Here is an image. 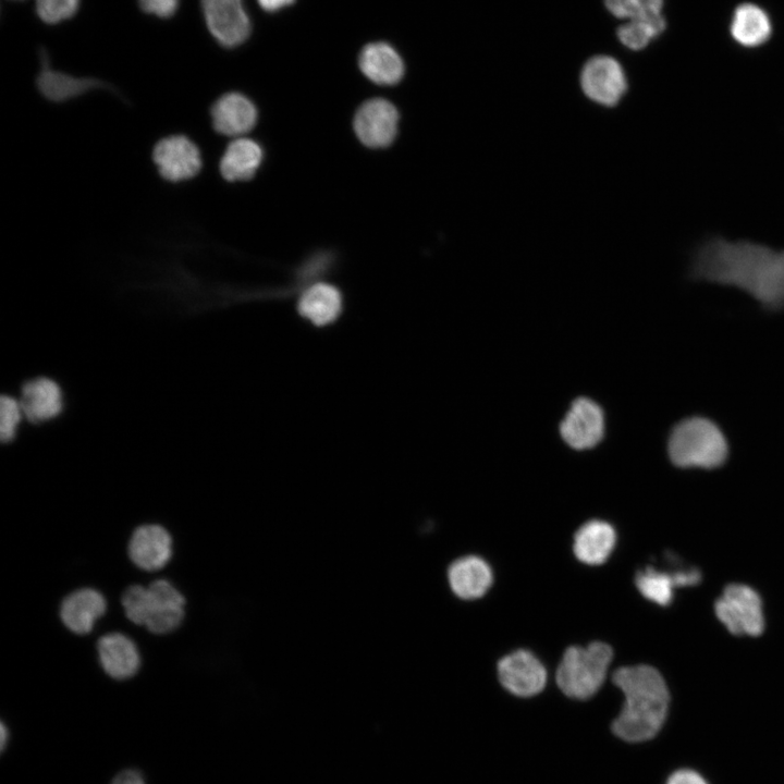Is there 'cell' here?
I'll list each match as a JSON object with an SVG mask.
<instances>
[{
    "mask_svg": "<svg viewBox=\"0 0 784 784\" xmlns=\"http://www.w3.org/2000/svg\"><path fill=\"white\" fill-rule=\"evenodd\" d=\"M690 277L739 287L765 309L784 308V250L715 237L697 249Z\"/></svg>",
    "mask_w": 784,
    "mask_h": 784,
    "instance_id": "6da1fadb",
    "label": "cell"
},
{
    "mask_svg": "<svg viewBox=\"0 0 784 784\" xmlns=\"http://www.w3.org/2000/svg\"><path fill=\"white\" fill-rule=\"evenodd\" d=\"M612 682L624 695V703L613 720L612 732L628 743L654 737L667 713L670 694L660 672L651 665L638 664L615 670Z\"/></svg>",
    "mask_w": 784,
    "mask_h": 784,
    "instance_id": "7a4b0ae2",
    "label": "cell"
},
{
    "mask_svg": "<svg viewBox=\"0 0 784 784\" xmlns=\"http://www.w3.org/2000/svg\"><path fill=\"white\" fill-rule=\"evenodd\" d=\"M124 617L152 636H167L179 630L186 618L187 599L169 578L159 577L149 584L131 583L120 595Z\"/></svg>",
    "mask_w": 784,
    "mask_h": 784,
    "instance_id": "3957f363",
    "label": "cell"
},
{
    "mask_svg": "<svg viewBox=\"0 0 784 784\" xmlns=\"http://www.w3.org/2000/svg\"><path fill=\"white\" fill-rule=\"evenodd\" d=\"M667 452L677 467L715 468L727 456V443L719 427L702 417L678 422L671 431Z\"/></svg>",
    "mask_w": 784,
    "mask_h": 784,
    "instance_id": "277c9868",
    "label": "cell"
},
{
    "mask_svg": "<svg viewBox=\"0 0 784 784\" xmlns=\"http://www.w3.org/2000/svg\"><path fill=\"white\" fill-rule=\"evenodd\" d=\"M612 658L613 650L605 642L571 646L556 669V684L569 698L588 699L601 688Z\"/></svg>",
    "mask_w": 784,
    "mask_h": 784,
    "instance_id": "5b68a950",
    "label": "cell"
},
{
    "mask_svg": "<svg viewBox=\"0 0 784 784\" xmlns=\"http://www.w3.org/2000/svg\"><path fill=\"white\" fill-rule=\"evenodd\" d=\"M714 612L726 629L737 636H759L764 628L760 596L751 587L731 584L714 603Z\"/></svg>",
    "mask_w": 784,
    "mask_h": 784,
    "instance_id": "8992f818",
    "label": "cell"
},
{
    "mask_svg": "<svg viewBox=\"0 0 784 784\" xmlns=\"http://www.w3.org/2000/svg\"><path fill=\"white\" fill-rule=\"evenodd\" d=\"M125 553L130 563L138 571L156 573L166 568L173 560L174 537L161 524H139L127 538Z\"/></svg>",
    "mask_w": 784,
    "mask_h": 784,
    "instance_id": "52a82bcc",
    "label": "cell"
},
{
    "mask_svg": "<svg viewBox=\"0 0 784 784\" xmlns=\"http://www.w3.org/2000/svg\"><path fill=\"white\" fill-rule=\"evenodd\" d=\"M579 83L590 100L605 107L617 105L627 90L622 64L608 54L588 59L580 71Z\"/></svg>",
    "mask_w": 784,
    "mask_h": 784,
    "instance_id": "ba28073f",
    "label": "cell"
},
{
    "mask_svg": "<svg viewBox=\"0 0 784 784\" xmlns=\"http://www.w3.org/2000/svg\"><path fill=\"white\" fill-rule=\"evenodd\" d=\"M109 601L105 593L93 586H81L65 593L58 604V617L62 626L74 636H87L96 623L106 616Z\"/></svg>",
    "mask_w": 784,
    "mask_h": 784,
    "instance_id": "9c48e42d",
    "label": "cell"
},
{
    "mask_svg": "<svg viewBox=\"0 0 784 784\" xmlns=\"http://www.w3.org/2000/svg\"><path fill=\"white\" fill-rule=\"evenodd\" d=\"M97 662L112 681L125 682L135 677L143 665L137 642L121 630H108L95 642Z\"/></svg>",
    "mask_w": 784,
    "mask_h": 784,
    "instance_id": "30bf717a",
    "label": "cell"
},
{
    "mask_svg": "<svg viewBox=\"0 0 784 784\" xmlns=\"http://www.w3.org/2000/svg\"><path fill=\"white\" fill-rule=\"evenodd\" d=\"M498 677L501 685L511 694L532 697L544 688L547 671L534 653L519 649L504 656L498 662Z\"/></svg>",
    "mask_w": 784,
    "mask_h": 784,
    "instance_id": "8fae6325",
    "label": "cell"
},
{
    "mask_svg": "<svg viewBox=\"0 0 784 784\" xmlns=\"http://www.w3.org/2000/svg\"><path fill=\"white\" fill-rule=\"evenodd\" d=\"M206 24L216 40L224 47L243 44L252 24L242 0H200Z\"/></svg>",
    "mask_w": 784,
    "mask_h": 784,
    "instance_id": "7c38bea8",
    "label": "cell"
},
{
    "mask_svg": "<svg viewBox=\"0 0 784 784\" xmlns=\"http://www.w3.org/2000/svg\"><path fill=\"white\" fill-rule=\"evenodd\" d=\"M563 440L575 450L597 445L604 432V417L601 407L590 399H576L560 425Z\"/></svg>",
    "mask_w": 784,
    "mask_h": 784,
    "instance_id": "4fadbf2b",
    "label": "cell"
},
{
    "mask_svg": "<svg viewBox=\"0 0 784 784\" xmlns=\"http://www.w3.org/2000/svg\"><path fill=\"white\" fill-rule=\"evenodd\" d=\"M399 112L388 100L373 98L364 102L354 118V131L359 140L371 148L392 143L397 132Z\"/></svg>",
    "mask_w": 784,
    "mask_h": 784,
    "instance_id": "5bb4252c",
    "label": "cell"
},
{
    "mask_svg": "<svg viewBox=\"0 0 784 784\" xmlns=\"http://www.w3.org/2000/svg\"><path fill=\"white\" fill-rule=\"evenodd\" d=\"M152 159L160 175L171 182L192 179L201 168L197 146L183 135H172L159 140Z\"/></svg>",
    "mask_w": 784,
    "mask_h": 784,
    "instance_id": "9a60e30c",
    "label": "cell"
},
{
    "mask_svg": "<svg viewBox=\"0 0 784 784\" xmlns=\"http://www.w3.org/2000/svg\"><path fill=\"white\" fill-rule=\"evenodd\" d=\"M39 59L40 70L36 77V85L40 94L52 102L71 100L98 88L114 91L111 85L101 79L73 76L52 69L44 47L39 49Z\"/></svg>",
    "mask_w": 784,
    "mask_h": 784,
    "instance_id": "2e32d148",
    "label": "cell"
},
{
    "mask_svg": "<svg viewBox=\"0 0 784 784\" xmlns=\"http://www.w3.org/2000/svg\"><path fill=\"white\" fill-rule=\"evenodd\" d=\"M213 128L223 135L237 136L250 131L257 121L254 103L244 95L228 93L210 109Z\"/></svg>",
    "mask_w": 784,
    "mask_h": 784,
    "instance_id": "e0dca14e",
    "label": "cell"
},
{
    "mask_svg": "<svg viewBox=\"0 0 784 784\" xmlns=\"http://www.w3.org/2000/svg\"><path fill=\"white\" fill-rule=\"evenodd\" d=\"M452 591L461 599L473 600L482 597L491 587L493 574L481 558L467 555L455 560L448 569Z\"/></svg>",
    "mask_w": 784,
    "mask_h": 784,
    "instance_id": "ac0fdd59",
    "label": "cell"
},
{
    "mask_svg": "<svg viewBox=\"0 0 784 784\" xmlns=\"http://www.w3.org/2000/svg\"><path fill=\"white\" fill-rule=\"evenodd\" d=\"M19 402L24 417L34 424L54 418L63 406L60 387L48 378H36L24 383Z\"/></svg>",
    "mask_w": 784,
    "mask_h": 784,
    "instance_id": "d6986e66",
    "label": "cell"
},
{
    "mask_svg": "<svg viewBox=\"0 0 784 784\" xmlns=\"http://www.w3.org/2000/svg\"><path fill=\"white\" fill-rule=\"evenodd\" d=\"M616 543V532L611 524L592 519L583 524L574 535L575 556L588 565L604 563Z\"/></svg>",
    "mask_w": 784,
    "mask_h": 784,
    "instance_id": "ffe728a7",
    "label": "cell"
},
{
    "mask_svg": "<svg viewBox=\"0 0 784 784\" xmlns=\"http://www.w3.org/2000/svg\"><path fill=\"white\" fill-rule=\"evenodd\" d=\"M358 64L365 76L379 85L396 84L405 70L397 51L383 41L366 45L359 53Z\"/></svg>",
    "mask_w": 784,
    "mask_h": 784,
    "instance_id": "44dd1931",
    "label": "cell"
},
{
    "mask_svg": "<svg viewBox=\"0 0 784 784\" xmlns=\"http://www.w3.org/2000/svg\"><path fill=\"white\" fill-rule=\"evenodd\" d=\"M261 160L262 149L256 142L238 138L226 147L220 161V172L228 181H246L254 176Z\"/></svg>",
    "mask_w": 784,
    "mask_h": 784,
    "instance_id": "7402d4cb",
    "label": "cell"
},
{
    "mask_svg": "<svg viewBox=\"0 0 784 784\" xmlns=\"http://www.w3.org/2000/svg\"><path fill=\"white\" fill-rule=\"evenodd\" d=\"M689 574L687 568L675 572L659 571L648 566L636 574L635 584L639 592L649 601L665 607L673 600L676 587H687Z\"/></svg>",
    "mask_w": 784,
    "mask_h": 784,
    "instance_id": "603a6c76",
    "label": "cell"
},
{
    "mask_svg": "<svg viewBox=\"0 0 784 784\" xmlns=\"http://www.w3.org/2000/svg\"><path fill=\"white\" fill-rule=\"evenodd\" d=\"M771 30L772 26L768 14L758 5L744 3L734 11L731 34L739 45L760 46L769 39Z\"/></svg>",
    "mask_w": 784,
    "mask_h": 784,
    "instance_id": "cb8c5ba5",
    "label": "cell"
},
{
    "mask_svg": "<svg viewBox=\"0 0 784 784\" xmlns=\"http://www.w3.org/2000/svg\"><path fill=\"white\" fill-rule=\"evenodd\" d=\"M342 306L341 294L332 285L317 283L305 291L298 303L302 316L317 326L333 321Z\"/></svg>",
    "mask_w": 784,
    "mask_h": 784,
    "instance_id": "d4e9b609",
    "label": "cell"
},
{
    "mask_svg": "<svg viewBox=\"0 0 784 784\" xmlns=\"http://www.w3.org/2000/svg\"><path fill=\"white\" fill-rule=\"evenodd\" d=\"M663 14L623 22L616 29L618 41L627 49L638 51L646 48L665 29Z\"/></svg>",
    "mask_w": 784,
    "mask_h": 784,
    "instance_id": "484cf974",
    "label": "cell"
},
{
    "mask_svg": "<svg viewBox=\"0 0 784 784\" xmlns=\"http://www.w3.org/2000/svg\"><path fill=\"white\" fill-rule=\"evenodd\" d=\"M608 12L623 22L662 14L663 0H603Z\"/></svg>",
    "mask_w": 784,
    "mask_h": 784,
    "instance_id": "4316f807",
    "label": "cell"
},
{
    "mask_svg": "<svg viewBox=\"0 0 784 784\" xmlns=\"http://www.w3.org/2000/svg\"><path fill=\"white\" fill-rule=\"evenodd\" d=\"M24 414L19 401L3 395L0 400V437L3 443L11 442Z\"/></svg>",
    "mask_w": 784,
    "mask_h": 784,
    "instance_id": "83f0119b",
    "label": "cell"
},
{
    "mask_svg": "<svg viewBox=\"0 0 784 784\" xmlns=\"http://www.w3.org/2000/svg\"><path fill=\"white\" fill-rule=\"evenodd\" d=\"M79 0H35L37 15L46 23L69 19L78 9Z\"/></svg>",
    "mask_w": 784,
    "mask_h": 784,
    "instance_id": "f1b7e54d",
    "label": "cell"
},
{
    "mask_svg": "<svg viewBox=\"0 0 784 784\" xmlns=\"http://www.w3.org/2000/svg\"><path fill=\"white\" fill-rule=\"evenodd\" d=\"M180 0H138V4L147 13H154L160 17H170L179 7Z\"/></svg>",
    "mask_w": 784,
    "mask_h": 784,
    "instance_id": "f546056e",
    "label": "cell"
},
{
    "mask_svg": "<svg viewBox=\"0 0 784 784\" xmlns=\"http://www.w3.org/2000/svg\"><path fill=\"white\" fill-rule=\"evenodd\" d=\"M109 784H147V780L139 769L125 768L119 771Z\"/></svg>",
    "mask_w": 784,
    "mask_h": 784,
    "instance_id": "4dcf8cb0",
    "label": "cell"
},
{
    "mask_svg": "<svg viewBox=\"0 0 784 784\" xmlns=\"http://www.w3.org/2000/svg\"><path fill=\"white\" fill-rule=\"evenodd\" d=\"M665 784H708L696 771L682 769L672 773Z\"/></svg>",
    "mask_w": 784,
    "mask_h": 784,
    "instance_id": "1f68e13d",
    "label": "cell"
},
{
    "mask_svg": "<svg viewBox=\"0 0 784 784\" xmlns=\"http://www.w3.org/2000/svg\"><path fill=\"white\" fill-rule=\"evenodd\" d=\"M259 5L268 12H274L279 11L290 4H292L295 0H257Z\"/></svg>",
    "mask_w": 784,
    "mask_h": 784,
    "instance_id": "d6a6232c",
    "label": "cell"
},
{
    "mask_svg": "<svg viewBox=\"0 0 784 784\" xmlns=\"http://www.w3.org/2000/svg\"><path fill=\"white\" fill-rule=\"evenodd\" d=\"M0 740H1V749L4 750L10 740V730L5 725V722H3V721L0 724Z\"/></svg>",
    "mask_w": 784,
    "mask_h": 784,
    "instance_id": "836d02e7",
    "label": "cell"
}]
</instances>
